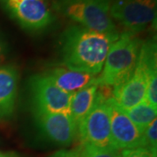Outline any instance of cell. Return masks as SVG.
Here are the masks:
<instances>
[{"instance_id": "obj_19", "label": "cell", "mask_w": 157, "mask_h": 157, "mask_svg": "<svg viewBox=\"0 0 157 157\" xmlns=\"http://www.w3.org/2000/svg\"><path fill=\"white\" fill-rule=\"evenodd\" d=\"M51 157H81L79 149L78 150H67L63 149L54 153Z\"/></svg>"}, {"instance_id": "obj_5", "label": "cell", "mask_w": 157, "mask_h": 157, "mask_svg": "<svg viewBox=\"0 0 157 157\" xmlns=\"http://www.w3.org/2000/svg\"><path fill=\"white\" fill-rule=\"evenodd\" d=\"M28 89L33 113H70L73 94L59 88L45 73L29 78Z\"/></svg>"}, {"instance_id": "obj_20", "label": "cell", "mask_w": 157, "mask_h": 157, "mask_svg": "<svg viewBox=\"0 0 157 157\" xmlns=\"http://www.w3.org/2000/svg\"><path fill=\"white\" fill-rule=\"evenodd\" d=\"M8 50H9V45L7 39L5 37V35L0 32V59H2L6 56Z\"/></svg>"}, {"instance_id": "obj_18", "label": "cell", "mask_w": 157, "mask_h": 157, "mask_svg": "<svg viewBox=\"0 0 157 157\" xmlns=\"http://www.w3.org/2000/svg\"><path fill=\"white\" fill-rule=\"evenodd\" d=\"M121 157H156V154L148 148L140 147L130 149H124L121 152Z\"/></svg>"}, {"instance_id": "obj_13", "label": "cell", "mask_w": 157, "mask_h": 157, "mask_svg": "<svg viewBox=\"0 0 157 157\" xmlns=\"http://www.w3.org/2000/svg\"><path fill=\"white\" fill-rule=\"evenodd\" d=\"M98 86L90 85L83 89L73 94L70 102V114L77 126L88 114L94 106Z\"/></svg>"}, {"instance_id": "obj_22", "label": "cell", "mask_w": 157, "mask_h": 157, "mask_svg": "<svg viewBox=\"0 0 157 157\" xmlns=\"http://www.w3.org/2000/svg\"><path fill=\"white\" fill-rule=\"evenodd\" d=\"M1 1H2V0H0V2H1Z\"/></svg>"}, {"instance_id": "obj_17", "label": "cell", "mask_w": 157, "mask_h": 157, "mask_svg": "<svg viewBox=\"0 0 157 157\" xmlns=\"http://www.w3.org/2000/svg\"><path fill=\"white\" fill-rule=\"evenodd\" d=\"M145 101L154 107H157V72L149 76Z\"/></svg>"}, {"instance_id": "obj_15", "label": "cell", "mask_w": 157, "mask_h": 157, "mask_svg": "<svg viewBox=\"0 0 157 157\" xmlns=\"http://www.w3.org/2000/svg\"><path fill=\"white\" fill-rule=\"evenodd\" d=\"M78 149L81 157H121V153L117 149H102L82 146Z\"/></svg>"}, {"instance_id": "obj_1", "label": "cell", "mask_w": 157, "mask_h": 157, "mask_svg": "<svg viewBox=\"0 0 157 157\" xmlns=\"http://www.w3.org/2000/svg\"><path fill=\"white\" fill-rule=\"evenodd\" d=\"M120 33H100L71 25L59 36V56L66 67L97 76Z\"/></svg>"}, {"instance_id": "obj_14", "label": "cell", "mask_w": 157, "mask_h": 157, "mask_svg": "<svg viewBox=\"0 0 157 157\" xmlns=\"http://www.w3.org/2000/svg\"><path fill=\"white\" fill-rule=\"evenodd\" d=\"M125 112L133 123L144 133L152 121L156 119L157 107H154L144 101Z\"/></svg>"}, {"instance_id": "obj_11", "label": "cell", "mask_w": 157, "mask_h": 157, "mask_svg": "<svg viewBox=\"0 0 157 157\" xmlns=\"http://www.w3.org/2000/svg\"><path fill=\"white\" fill-rule=\"evenodd\" d=\"M19 73L12 65L0 66V121L13 115L17 98Z\"/></svg>"}, {"instance_id": "obj_12", "label": "cell", "mask_w": 157, "mask_h": 157, "mask_svg": "<svg viewBox=\"0 0 157 157\" xmlns=\"http://www.w3.org/2000/svg\"><path fill=\"white\" fill-rule=\"evenodd\" d=\"M45 74L59 88L71 94L90 85H97V76L66 67L51 68Z\"/></svg>"}, {"instance_id": "obj_3", "label": "cell", "mask_w": 157, "mask_h": 157, "mask_svg": "<svg viewBox=\"0 0 157 157\" xmlns=\"http://www.w3.org/2000/svg\"><path fill=\"white\" fill-rule=\"evenodd\" d=\"M156 52L155 39L143 41L133 74L124 83L113 87V98L124 111L145 101L149 76L157 72Z\"/></svg>"}, {"instance_id": "obj_2", "label": "cell", "mask_w": 157, "mask_h": 157, "mask_svg": "<svg viewBox=\"0 0 157 157\" xmlns=\"http://www.w3.org/2000/svg\"><path fill=\"white\" fill-rule=\"evenodd\" d=\"M142 41L137 34L124 32L109 49L103 68L97 76V86H118L128 79L135 71Z\"/></svg>"}, {"instance_id": "obj_9", "label": "cell", "mask_w": 157, "mask_h": 157, "mask_svg": "<svg viewBox=\"0 0 157 157\" xmlns=\"http://www.w3.org/2000/svg\"><path fill=\"white\" fill-rule=\"evenodd\" d=\"M40 135L58 146H70L78 136V126L70 113H33Z\"/></svg>"}, {"instance_id": "obj_6", "label": "cell", "mask_w": 157, "mask_h": 157, "mask_svg": "<svg viewBox=\"0 0 157 157\" xmlns=\"http://www.w3.org/2000/svg\"><path fill=\"white\" fill-rule=\"evenodd\" d=\"M1 3L9 16L28 33H42L56 20L44 0H2Z\"/></svg>"}, {"instance_id": "obj_16", "label": "cell", "mask_w": 157, "mask_h": 157, "mask_svg": "<svg viewBox=\"0 0 157 157\" xmlns=\"http://www.w3.org/2000/svg\"><path fill=\"white\" fill-rule=\"evenodd\" d=\"M143 147L157 154V121H153L143 133Z\"/></svg>"}, {"instance_id": "obj_10", "label": "cell", "mask_w": 157, "mask_h": 157, "mask_svg": "<svg viewBox=\"0 0 157 157\" xmlns=\"http://www.w3.org/2000/svg\"><path fill=\"white\" fill-rule=\"evenodd\" d=\"M106 103L109 111L111 136L114 147L117 150H124L143 146V133L133 123L115 100L110 98Z\"/></svg>"}, {"instance_id": "obj_21", "label": "cell", "mask_w": 157, "mask_h": 157, "mask_svg": "<svg viewBox=\"0 0 157 157\" xmlns=\"http://www.w3.org/2000/svg\"><path fill=\"white\" fill-rule=\"evenodd\" d=\"M0 157H21L17 152L0 151Z\"/></svg>"}, {"instance_id": "obj_7", "label": "cell", "mask_w": 157, "mask_h": 157, "mask_svg": "<svg viewBox=\"0 0 157 157\" xmlns=\"http://www.w3.org/2000/svg\"><path fill=\"white\" fill-rule=\"evenodd\" d=\"M78 137L82 147L116 149L113 143L109 111L106 101L97 99L94 106L78 125Z\"/></svg>"}, {"instance_id": "obj_4", "label": "cell", "mask_w": 157, "mask_h": 157, "mask_svg": "<svg viewBox=\"0 0 157 157\" xmlns=\"http://www.w3.org/2000/svg\"><path fill=\"white\" fill-rule=\"evenodd\" d=\"M110 0H56L53 9L81 26L100 33L118 32L110 14Z\"/></svg>"}, {"instance_id": "obj_8", "label": "cell", "mask_w": 157, "mask_h": 157, "mask_svg": "<svg viewBox=\"0 0 157 157\" xmlns=\"http://www.w3.org/2000/svg\"><path fill=\"white\" fill-rule=\"evenodd\" d=\"M156 5L157 0H115L110 14L126 32L137 34L155 22Z\"/></svg>"}]
</instances>
